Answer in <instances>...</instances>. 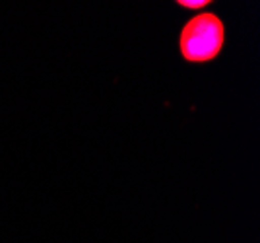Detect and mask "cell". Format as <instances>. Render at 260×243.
<instances>
[{"label":"cell","mask_w":260,"mask_h":243,"mask_svg":"<svg viewBox=\"0 0 260 243\" xmlns=\"http://www.w3.org/2000/svg\"><path fill=\"white\" fill-rule=\"evenodd\" d=\"M225 45V25L214 12H200L181 27L179 51L186 63L202 65L214 60Z\"/></svg>","instance_id":"1"},{"label":"cell","mask_w":260,"mask_h":243,"mask_svg":"<svg viewBox=\"0 0 260 243\" xmlns=\"http://www.w3.org/2000/svg\"><path fill=\"white\" fill-rule=\"evenodd\" d=\"M179 6H183V8H188V10H200V8H204L210 4V0H194V2H186V0H179L177 2Z\"/></svg>","instance_id":"2"}]
</instances>
